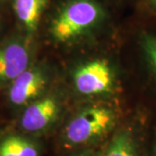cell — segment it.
Instances as JSON below:
<instances>
[{"label":"cell","instance_id":"cell-1","mask_svg":"<svg viewBox=\"0 0 156 156\" xmlns=\"http://www.w3.org/2000/svg\"><path fill=\"white\" fill-rule=\"evenodd\" d=\"M102 17L95 0H71L52 23V35L59 42H67L94 27Z\"/></svg>","mask_w":156,"mask_h":156},{"label":"cell","instance_id":"cell-2","mask_svg":"<svg viewBox=\"0 0 156 156\" xmlns=\"http://www.w3.org/2000/svg\"><path fill=\"white\" fill-rule=\"evenodd\" d=\"M115 123V115L105 108H91L80 113L69 122L64 131L68 145L87 144L107 134Z\"/></svg>","mask_w":156,"mask_h":156},{"label":"cell","instance_id":"cell-3","mask_svg":"<svg viewBox=\"0 0 156 156\" xmlns=\"http://www.w3.org/2000/svg\"><path fill=\"white\" fill-rule=\"evenodd\" d=\"M74 83L76 89L83 95H99L111 88L112 71L105 62H90L76 71Z\"/></svg>","mask_w":156,"mask_h":156},{"label":"cell","instance_id":"cell-4","mask_svg":"<svg viewBox=\"0 0 156 156\" xmlns=\"http://www.w3.org/2000/svg\"><path fill=\"white\" fill-rule=\"evenodd\" d=\"M30 62L27 46L13 40L0 46V84L11 83L25 71Z\"/></svg>","mask_w":156,"mask_h":156},{"label":"cell","instance_id":"cell-5","mask_svg":"<svg viewBox=\"0 0 156 156\" xmlns=\"http://www.w3.org/2000/svg\"><path fill=\"white\" fill-rule=\"evenodd\" d=\"M46 80L39 69L29 67L11 83L9 100L15 106H22L33 101L44 89Z\"/></svg>","mask_w":156,"mask_h":156},{"label":"cell","instance_id":"cell-6","mask_svg":"<svg viewBox=\"0 0 156 156\" xmlns=\"http://www.w3.org/2000/svg\"><path fill=\"white\" fill-rule=\"evenodd\" d=\"M58 106L55 99L45 97L31 102L23 113L20 125L23 131L36 134L50 128L56 120Z\"/></svg>","mask_w":156,"mask_h":156},{"label":"cell","instance_id":"cell-7","mask_svg":"<svg viewBox=\"0 0 156 156\" xmlns=\"http://www.w3.org/2000/svg\"><path fill=\"white\" fill-rule=\"evenodd\" d=\"M47 3L48 0H14L15 14L29 34L37 30Z\"/></svg>","mask_w":156,"mask_h":156},{"label":"cell","instance_id":"cell-8","mask_svg":"<svg viewBox=\"0 0 156 156\" xmlns=\"http://www.w3.org/2000/svg\"><path fill=\"white\" fill-rule=\"evenodd\" d=\"M0 156H40L32 140L18 134H9L0 140Z\"/></svg>","mask_w":156,"mask_h":156},{"label":"cell","instance_id":"cell-9","mask_svg":"<svg viewBox=\"0 0 156 156\" xmlns=\"http://www.w3.org/2000/svg\"><path fill=\"white\" fill-rule=\"evenodd\" d=\"M101 156H140L137 142L129 132H120Z\"/></svg>","mask_w":156,"mask_h":156},{"label":"cell","instance_id":"cell-10","mask_svg":"<svg viewBox=\"0 0 156 156\" xmlns=\"http://www.w3.org/2000/svg\"><path fill=\"white\" fill-rule=\"evenodd\" d=\"M143 48L147 58L156 70V37L147 36L143 40Z\"/></svg>","mask_w":156,"mask_h":156},{"label":"cell","instance_id":"cell-11","mask_svg":"<svg viewBox=\"0 0 156 156\" xmlns=\"http://www.w3.org/2000/svg\"><path fill=\"white\" fill-rule=\"evenodd\" d=\"M153 156H156V139L154 141V152H153Z\"/></svg>","mask_w":156,"mask_h":156},{"label":"cell","instance_id":"cell-12","mask_svg":"<svg viewBox=\"0 0 156 156\" xmlns=\"http://www.w3.org/2000/svg\"><path fill=\"white\" fill-rule=\"evenodd\" d=\"M72 156H87L86 154H75V155Z\"/></svg>","mask_w":156,"mask_h":156},{"label":"cell","instance_id":"cell-13","mask_svg":"<svg viewBox=\"0 0 156 156\" xmlns=\"http://www.w3.org/2000/svg\"><path fill=\"white\" fill-rule=\"evenodd\" d=\"M153 1H154V3L156 5V0H153Z\"/></svg>","mask_w":156,"mask_h":156}]
</instances>
